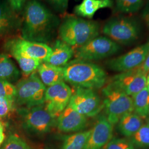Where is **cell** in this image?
<instances>
[{
	"label": "cell",
	"instance_id": "obj_1",
	"mask_svg": "<svg viewBox=\"0 0 149 149\" xmlns=\"http://www.w3.org/2000/svg\"><path fill=\"white\" fill-rule=\"evenodd\" d=\"M59 18L37 0H30L24 7L22 38L29 41L47 43L58 32Z\"/></svg>",
	"mask_w": 149,
	"mask_h": 149
},
{
	"label": "cell",
	"instance_id": "obj_2",
	"mask_svg": "<svg viewBox=\"0 0 149 149\" xmlns=\"http://www.w3.org/2000/svg\"><path fill=\"white\" fill-rule=\"evenodd\" d=\"M63 69L64 80L75 87L95 90L101 88L106 84V71L91 61L75 59L64 66Z\"/></svg>",
	"mask_w": 149,
	"mask_h": 149
},
{
	"label": "cell",
	"instance_id": "obj_3",
	"mask_svg": "<svg viewBox=\"0 0 149 149\" xmlns=\"http://www.w3.org/2000/svg\"><path fill=\"white\" fill-rule=\"evenodd\" d=\"M100 27L95 21L78 16H66L59 26L60 39L72 48H79L98 36Z\"/></svg>",
	"mask_w": 149,
	"mask_h": 149
},
{
	"label": "cell",
	"instance_id": "obj_4",
	"mask_svg": "<svg viewBox=\"0 0 149 149\" xmlns=\"http://www.w3.org/2000/svg\"><path fill=\"white\" fill-rule=\"evenodd\" d=\"M103 106L106 116L113 125L129 113L134 112L133 102L131 96L107 84L102 89Z\"/></svg>",
	"mask_w": 149,
	"mask_h": 149
},
{
	"label": "cell",
	"instance_id": "obj_5",
	"mask_svg": "<svg viewBox=\"0 0 149 149\" xmlns=\"http://www.w3.org/2000/svg\"><path fill=\"white\" fill-rule=\"evenodd\" d=\"M16 88L15 103L21 108H31L44 104L47 88L36 72L20 81Z\"/></svg>",
	"mask_w": 149,
	"mask_h": 149
},
{
	"label": "cell",
	"instance_id": "obj_6",
	"mask_svg": "<svg viewBox=\"0 0 149 149\" xmlns=\"http://www.w3.org/2000/svg\"><path fill=\"white\" fill-rule=\"evenodd\" d=\"M102 32L116 43L127 45L138 39L141 26L138 22L133 18L116 17L107 22Z\"/></svg>",
	"mask_w": 149,
	"mask_h": 149
},
{
	"label": "cell",
	"instance_id": "obj_7",
	"mask_svg": "<svg viewBox=\"0 0 149 149\" xmlns=\"http://www.w3.org/2000/svg\"><path fill=\"white\" fill-rule=\"evenodd\" d=\"M22 126L27 132L43 134L49 132L56 124V118L47 109L44 104L31 108H21Z\"/></svg>",
	"mask_w": 149,
	"mask_h": 149
},
{
	"label": "cell",
	"instance_id": "obj_8",
	"mask_svg": "<svg viewBox=\"0 0 149 149\" xmlns=\"http://www.w3.org/2000/svg\"><path fill=\"white\" fill-rule=\"evenodd\" d=\"M120 46L111 39L97 36L74 51L76 59L88 61L104 59L117 53Z\"/></svg>",
	"mask_w": 149,
	"mask_h": 149
},
{
	"label": "cell",
	"instance_id": "obj_9",
	"mask_svg": "<svg viewBox=\"0 0 149 149\" xmlns=\"http://www.w3.org/2000/svg\"><path fill=\"white\" fill-rule=\"evenodd\" d=\"M68 105L86 117H95L104 108L103 101L94 90L82 87H76Z\"/></svg>",
	"mask_w": 149,
	"mask_h": 149
},
{
	"label": "cell",
	"instance_id": "obj_10",
	"mask_svg": "<svg viewBox=\"0 0 149 149\" xmlns=\"http://www.w3.org/2000/svg\"><path fill=\"white\" fill-rule=\"evenodd\" d=\"M147 74L139 66L114 76L108 84L132 97L146 87Z\"/></svg>",
	"mask_w": 149,
	"mask_h": 149
},
{
	"label": "cell",
	"instance_id": "obj_11",
	"mask_svg": "<svg viewBox=\"0 0 149 149\" xmlns=\"http://www.w3.org/2000/svg\"><path fill=\"white\" fill-rule=\"evenodd\" d=\"M149 53V40L121 56L108 60L106 64L108 69L122 72L140 66Z\"/></svg>",
	"mask_w": 149,
	"mask_h": 149
},
{
	"label": "cell",
	"instance_id": "obj_12",
	"mask_svg": "<svg viewBox=\"0 0 149 149\" xmlns=\"http://www.w3.org/2000/svg\"><path fill=\"white\" fill-rule=\"evenodd\" d=\"M72 91L64 81L48 87L44 105L49 113L57 118L68 106Z\"/></svg>",
	"mask_w": 149,
	"mask_h": 149
},
{
	"label": "cell",
	"instance_id": "obj_13",
	"mask_svg": "<svg viewBox=\"0 0 149 149\" xmlns=\"http://www.w3.org/2000/svg\"><path fill=\"white\" fill-rule=\"evenodd\" d=\"M5 46L16 49L28 56L45 62L50 54L52 49L46 44L29 41L22 38H13L8 39Z\"/></svg>",
	"mask_w": 149,
	"mask_h": 149
},
{
	"label": "cell",
	"instance_id": "obj_14",
	"mask_svg": "<svg viewBox=\"0 0 149 149\" xmlns=\"http://www.w3.org/2000/svg\"><path fill=\"white\" fill-rule=\"evenodd\" d=\"M113 127L106 115L97 118L83 149H102L113 138Z\"/></svg>",
	"mask_w": 149,
	"mask_h": 149
},
{
	"label": "cell",
	"instance_id": "obj_15",
	"mask_svg": "<svg viewBox=\"0 0 149 149\" xmlns=\"http://www.w3.org/2000/svg\"><path fill=\"white\" fill-rule=\"evenodd\" d=\"M56 125L63 132H79L86 128L87 117L68 105L57 118Z\"/></svg>",
	"mask_w": 149,
	"mask_h": 149
},
{
	"label": "cell",
	"instance_id": "obj_16",
	"mask_svg": "<svg viewBox=\"0 0 149 149\" xmlns=\"http://www.w3.org/2000/svg\"><path fill=\"white\" fill-rule=\"evenodd\" d=\"M22 21V19L7 2L0 1V37L21 28Z\"/></svg>",
	"mask_w": 149,
	"mask_h": 149
},
{
	"label": "cell",
	"instance_id": "obj_17",
	"mask_svg": "<svg viewBox=\"0 0 149 149\" xmlns=\"http://www.w3.org/2000/svg\"><path fill=\"white\" fill-rule=\"evenodd\" d=\"M52 49V53L45 62L56 66L64 67L74 54V49L61 39L54 42Z\"/></svg>",
	"mask_w": 149,
	"mask_h": 149
},
{
	"label": "cell",
	"instance_id": "obj_18",
	"mask_svg": "<svg viewBox=\"0 0 149 149\" xmlns=\"http://www.w3.org/2000/svg\"><path fill=\"white\" fill-rule=\"evenodd\" d=\"M113 6V0H82L74 7V12L77 16L92 19L97 11Z\"/></svg>",
	"mask_w": 149,
	"mask_h": 149
},
{
	"label": "cell",
	"instance_id": "obj_19",
	"mask_svg": "<svg viewBox=\"0 0 149 149\" xmlns=\"http://www.w3.org/2000/svg\"><path fill=\"white\" fill-rule=\"evenodd\" d=\"M37 70L40 79L44 85L48 87L54 85L64 80L63 67L56 66L42 62Z\"/></svg>",
	"mask_w": 149,
	"mask_h": 149
},
{
	"label": "cell",
	"instance_id": "obj_20",
	"mask_svg": "<svg viewBox=\"0 0 149 149\" xmlns=\"http://www.w3.org/2000/svg\"><path fill=\"white\" fill-rule=\"evenodd\" d=\"M143 119L134 112L129 113L118 122V130L125 137L130 138L144 124Z\"/></svg>",
	"mask_w": 149,
	"mask_h": 149
},
{
	"label": "cell",
	"instance_id": "obj_21",
	"mask_svg": "<svg viewBox=\"0 0 149 149\" xmlns=\"http://www.w3.org/2000/svg\"><path fill=\"white\" fill-rule=\"evenodd\" d=\"M5 48L11 56L16 59L22 72L26 75L29 76L35 72L40 64L42 63L22 53L16 49L7 46H5Z\"/></svg>",
	"mask_w": 149,
	"mask_h": 149
},
{
	"label": "cell",
	"instance_id": "obj_22",
	"mask_svg": "<svg viewBox=\"0 0 149 149\" xmlns=\"http://www.w3.org/2000/svg\"><path fill=\"white\" fill-rule=\"evenodd\" d=\"M20 72L10 58L0 54V79L14 82L19 79Z\"/></svg>",
	"mask_w": 149,
	"mask_h": 149
},
{
	"label": "cell",
	"instance_id": "obj_23",
	"mask_svg": "<svg viewBox=\"0 0 149 149\" xmlns=\"http://www.w3.org/2000/svg\"><path fill=\"white\" fill-rule=\"evenodd\" d=\"M132 97L134 112L143 119L146 118L149 111V91L146 87Z\"/></svg>",
	"mask_w": 149,
	"mask_h": 149
},
{
	"label": "cell",
	"instance_id": "obj_24",
	"mask_svg": "<svg viewBox=\"0 0 149 149\" xmlns=\"http://www.w3.org/2000/svg\"><path fill=\"white\" fill-rule=\"evenodd\" d=\"M91 130L81 131L64 137L61 149H83Z\"/></svg>",
	"mask_w": 149,
	"mask_h": 149
},
{
	"label": "cell",
	"instance_id": "obj_25",
	"mask_svg": "<svg viewBox=\"0 0 149 149\" xmlns=\"http://www.w3.org/2000/svg\"><path fill=\"white\" fill-rule=\"evenodd\" d=\"M129 139L135 149H149V120L144 123L138 132Z\"/></svg>",
	"mask_w": 149,
	"mask_h": 149
},
{
	"label": "cell",
	"instance_id": "obj_26",
	"mask_svg": "<svg viewBox=\"0 0 149 149\" xmlns=\"http://www.w3.org/2000/svg\"><path fill=\"white\" fill-rule=\"evenodd\" d=\"M116 7L123 13H134L139 11L143 5V0H116Z\"/></svg>",
	"mask_w": 149,
	"mask_h": 149
},
{
	"label": "cell",
	"instance_id": "obj_27",
	"mask_svg": "<svg viewBox=\"0 0 149 149\" xmlns=\"http://www.w3.org/2000/svg\"><path fill=\"white\" fill-rule=\"evenodd\" d=\"M3 149H31L27 143L17 135H10L3 145Z\"/></svg>",
	"mask_w": 149,
	"mask_h": 149
},
{
	"label": "cell",
	"instance_id": "obj_28",
	"mask_svg": "<svg viewBox=\"0 0 149 149\" xmlns=\"http://www.w3.org/2000/svg\"><path fill=\"white\" fill-rule=\"evenodd\" d=\"M102 149H135L129 139L112 138Z\"/></svg>",
	"mask_w": 149,
	"mask_h": 149
},
{
	"label": "cell",
	"instance_id": "obj_29",
	"mask_svg": "<svg viewBox=\"0 0 149 149\" xmlns=\"http://www.w3.org/2000/svg\"><path fill=\"white\" fill-rule=\"evenodd\" d=\"M16 95V88L11 82L0 79V98H15Z\"/></svg>",
	"mask_w": 149,
	"mask_h": 149
},
{
	"label": "cell",
	"instance_id": "obj_30",
	"mask_svg": "<svg viewBox=\"0 0 149 149\" xmlns=\"http://www.w3.org/2000/svg\"><path fill=\"white\" fill-rule=\"evenodd\" d=\"M15 103V98H0V118L5 117L10 112Z\"/></svg>",
	"mask_w": 149,
	"mask_h": 149
},
{
	"label": "cell",
	"instance_id": "obj_31",
	"mask_svg": "<svg viewBox=\"0 0 149 149\" xmlns=\"http://www.w3.org/2000/svg\"><path fill=\"white\" fill-rule=\"evenodd\" d=\"M54 10L61 13H64L67 10L69 0H45Z\"/></svg>",
	"mask_w": 149,
	"mask_h": 149
},
{
	"label": "cell",
	"instance_id": "obj_32",
	"mask_svg": "<svg viewBox=\"0 0 149 149\" xmlns=\"http://www.w3.org/2000/svg\"><path fill=\"white\" fill-rule=\"evenodd\" d=\"M27 0H7V2L13 11L17 13L22 11L27 3Z\"/></svg>",
	"mask_w": 149,
	"mask_h": 149
},
{
	"label": "cell",
	"instance_id": "obj_33",
	"mask_svg": "<svg viewBox=\"0 0 149 149\" xmlns=\"http://www.w3.org/2000/svg\"><path fill=\"white\" fill-rule=\"evenodd\" d=\"M140 66L145 72H146V74L148 73L149 71V53L146 59L145 60L143 64H142Z\"/></svg>",
	"mask_w": 149,
	"mask_h": 149
},
{
	"label": "cell",
	"instance_id": "obj_34",
	"mask_svg": "<svg viewBox=\"0 0 149 149\" xmlns=\"http://www.w3.org/2000/svg\"><path fill=\"white\" fill-rule=\"evenodd\" d=\"M143 17L144 18V21L145 22L146 25L149 28V7H147L144 10L143 14Z\"/></svg>",
	"mask_w": 149,
	"mask_h": 149
},
{
	"label": "cell",
	"instance_id": "obj_35",
	"mask_svg": "<svg viewBox=\"0 0 149 149\" xmlns=\"http://www.w3.org/2000/svg\"><path fill=\"white\" fill-rule=\"evenodd\" d=\"M5 138V135L4 133V127L2 123L0 122V146L3 142Z\"/></svg>",
	"mask_w": 149,
	"mask_h": 149
},
{
	"label": "cell",
	"instance_id": "obj_36",
	"mask_svg": "<svg viewBox=\"0 0 149 149\" xmlns=\"http://www.w3.org/2000/svg\"><path fill=\"white\" fill-rule=\"evenodd\" d=\"M146 87L148 88V90L149 91V71L146 76Z\"/></svg>",
	"mask_w": 149,
	"mask_h": 149
},
{
	"label": "cell",
	"instance_id": "obj_37",
	"mask_svg": "<svg viewBox=\"0 0 149 149\" xmlns=\"http://www.w3.org/2000/svg\"><path fill=\"white\" fill-rule=\"evenodd\" d=\"M148 116H149V114H148Z\"/></svg>",
	"mask_w": 149,
	"mask_h": 149
}]
</instances>
